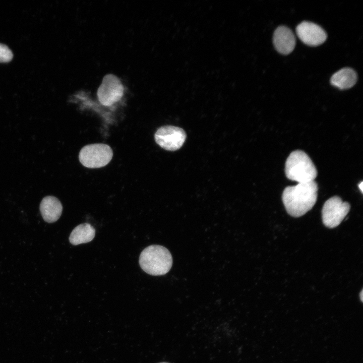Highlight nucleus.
<instances>
[{"label":"nucleus","mask_w":363,"mask_h":363,"mask_svg":"<svg viewBox=\"0 0 363 363\" xmlns=\"http://www.w3.org/2000/svg\"><path fill=\"white\" fill-rule=\"evenodd\" d=\"M357 80L355 72L350 68L342 69L334 73L331 78V84L340 89L351 88Z\"/></svg>","instance_id":"11"},{"label":"nucleus","mask_w":363,"mask_h":363,"mask_svg":"<svg viewBox=\"0 0 363 363\" xmlns=\"http://www.w3.org/2000/svg\"><path fill=\"white\" fill-rule=\"evenodd\" d=\"M95 235V229L88 223H82L77 226L72 231L69 236V241L73 245L91 241Z\"/></svg>","instance_id":"12"},{"label":"nucleus","mask_w":363,"mask_h":363,"mask_svg":"<svg viewBox=\"0 0 363 363\" xmlns=\"http://www.w3.org/2000/svg\"><path fill=\"white\" fill-rule=\"evenodd\" d=\"M13 57L11 49L5 44L0 43V63L10 62Z\"/></svg>","instance_id":"13"},{"label":"nucleus","mask_w":363,"mask_h":363,"mask_svg":"<svg viewBox=\"0 0 363 363\" xmlns=\"http://www.w3.org/2000/svg\"><path fill=\"white\" fill-rule=\"evenodd\" d=\"M285 173L287 178L298 183L313 181L317 175L312 160L301 150H295L289 154L285 162Z\"/></svg>","instance_id":"3"},{"label":"nucleus","mask_w":363,"mask_h":363,"mask_svg":"<svg viewBox=\"0 0 363 363\" xmlns=\"http://www.w3.org/2000/svg\"><path fill=\"white\" fill-rule=\"evenodd\" d=\"M362 295H363V294H362V290L360 293V299L362 301Z\"/></svg>","instance_id":"15"},{"label":"nucleus","mask_w":363,"mask_h":363,"mask_svg":"<svg viewBox=\"0 0 363 363\" xmlns=\"http://www.w3.org/2000/svg\"><path fill=\"white\" fill-rule=\"evenodd\" d=\"M350 204L343 202L338 196L329 198L324 203L322 210L323 224L330 228L339 225L349 212Z\"/></svg>","instance_id":"5"},{"label":"nucleus","mask_w":363,"mask_h":363,"mask_svg":"<svg viewBox=\"0 0 363 363\" xmlns=\"http://www.w3.org/2000/svg\"><path fill=\"white\" fill-rule=\"evenodd\" d=\"M358 187L360 189L361 192L362 193V182H361L360 184L358 185Z\"/></svg>","instance_id":"14"},{"label":"nucleus","mask_w":363,"mask_h":363,"mask_svg":"<svg viewBox=\"0 0 363 363\" xmlns=\"http://www.w3.org/2000/svg\"><path fill=\"white\" fill-rule=\"evenodd\" d=\"M139 264L146 273L154 276L167 273L172 265V258L169 251L159 245H151L141 252Z\"/></svg>","instance_id":"2"},{"label":"nucleus","mask_w":363,"mask_h":363,"mask_svg":"<svg viewBox=\"0 0 363 363\" xmlns=\"http://www.w3.org/2000/svg\"><path fill=\"white\" fill-rule=\"evenodd\" d=\"M273 44L276 49L283 54H288L293 50L295 38L292 31L285 26H279L274 31Z\"/></svg>","instance_id":"9"},{"label":"nucleus","mask_w":363,"mask_h":363,"mask_svg":"<svg viewBox=\"0 0 363 363\" xmlns=\"http://www.w3.org/2000/svg\"><path fill=\"white\" fill-rule=\"evenodd\" d=\"M63 210L59 200L53 196H46L42 199L40 205L41 215L47 222L52 223L60 217Z\"/></svg>","instance_id":"10"},{"label":"nucleus","mask_w":363,"mask_h":363,"mask_svg":"<svg viewBox=\"0 0 363 363\" xmlns=\"http://www.w3.org/2000/svg\"><path fill=\"white\" fill-rule=\"evenodd\" d=\"M156 143L161 148L168 151L179 149L184 144L186 134L183 129L172 126H164L155 132Z\"/></svg>","instance_id":"6"},{"label":"nucleus","mask_w":363,"mask_h":363,"mask_svg":"<svg viewBox=\"0 0 363 363\" xmlns=\"http://www.w3.org/2000/svg\"><path fill=\"white\" fill-rule=\"evenodd\" d=\"M297 36L305 44L316 46L325 42L327 38L325 31L320 26L307 21L297 25L296 28Z\"/></svg>","instance_id":"8"},{"label":"nucleus","mask_w":363,"mask_h":363,"mask_svg":"<svg viewBox=\"0 0 363 363\" xmlns=\"http://www.w3.org/2000/svg\"><path fill=\"white\" fill-rule=\"evenodd\" d=\"M160 363H168V362H160Z\"/></svg>","instance_id":"16"},{"label":"nucleus","mask_w":363,"mask_h":363,"mask_svg":"<svg viewBox=\"0 0 363 363\" xmlns=\"http://www.w3.org/2000/svg\"><path fill=\"white\" fill-rule=\"evenodd\" d=\"M124 87L121 81L115 76H105L97 90V97L100 103L111 106L119 101L124 94Z\"/></svg>","instance_id":"7"},{"label":"nucleus","mask_w":363,"mask_h":363,"mask_svg":"<svg viewBox=\"0 0 363 363\" xmlns=\"http://www.w3.org/2000/svg\"><path fill=\"white\" fill-rule=\"evenodd\" d=\"M112 156L113 152L109 146L97 143L83 147L80 151L79 159L85 167L96 168L106 165Z\"/></svg>","instance_id":"4"},{"label":"nucleus","mask_w":363,"mask_h":363,"mask_svg":"<svg viewBox=\"0 0 363 363\" xmlns=\"http://www.w3.org/2000/svg\"><path fill=\"white\" fill-rule=\"evenodd\" d=\"M318 190V185L315 180L286 187L282 199L287 212L294 217L305 214L315 204Z\"/></svg>","instance_id":"1"}]
</instances>
